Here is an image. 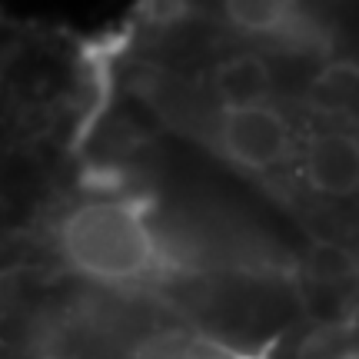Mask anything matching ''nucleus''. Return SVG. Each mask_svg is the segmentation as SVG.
Returning a JSON list of instances; mask_svg holds the SVG:
<instances>
[{"label":"nucleus","instance_id":"obj_1","mask_svg":"<svg viewBox=\"0 0 359 359\" xmlns=\"http://www.w3.org/2000/svg\"><path fill=\"white\" fill-rule=\"evenodd\" d=\"M97 57L93 147L246 226L306 309L359 296V4H143Z\"/></svg>","mask_w":359,"mask_h":359},{"label":"nucleus","instance_id":"obj_2","mask_svg":"<svg viewBox=\"0 0 359 359\" xmlns=\"http://www.w3.org/2000/svg\"><path fill=\"white\" fill-rule=\"evenodd\" d=\"M100 97L97 37L0 11V236L87 147Z\"/></svg>","mask_w":359,"mask_h":359},{"label":"nucleus","instance_id":"obj_3","mask_svg":"<svg viewBox=\"0 0 359 359\" xmlns=\"http://www.w3.org/2000/svg\"><path fill=\"white\" fill-rule=\"evenodd\" d=\"M0 359H263L187 313L37 269H0Z\"/></svg>","mask_w":359,"mask_h":359}]
</instances>
